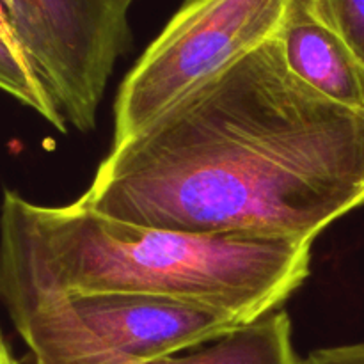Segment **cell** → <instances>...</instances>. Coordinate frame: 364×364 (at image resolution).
<instances>
[{
    "mask_svg": "<svg viewBox=\"0 0 364 364\" xmlns=\"http://www.w3.org/2000/svg\"><path fill=\"white\" fill-rule=\"evenodd\" d=\"M134 0H4L11 27L68 124L95 128Z\"/></svg>",
    "mask_w": 364,
    "mask_h": 364,
    "instance_id": "obj_5",
    "label": "cell"
},
{
    "mask_svg": "<svg viewBox=\"0 0 364 364\" xmlns=\"http://www.w3.org/2000/svg\"><path fill=\"white\" fill-rule=\"evenodd\" d=\"M277 38L295 77L334 103L364 112V66L347 43L315 16L311 0H299Z\"/></svg>",
    "mask_w": 364,
    "mask_h": 364,
    "instance_id": "obj_6",
    "label": "cell"
},
{
    "mask_svg": "<svg viewBox=\"0 0 364 364\" xmlns=\"http://www.w3.org/2000/svg\"><path fill=\"white\" fill-rule=\"evenodd\" d=\"M0 89L34 109L59 132H68L66 119L14 36L4 0H0Z\"/></svg>",
    "mask_w": 364,
    "mask_h": 364,
    "instance_id": "obj_8",
    "label": "cell"
},
{
    "mask_svg": "<svg viewBox=\"0 0 364 364\" xmlns=\"http://www.w3.org/2000/svg\"><path fill=\"white\" fill-rule=\"evenodd\" d=\"M77 203L137 226L313 244L364 205V112L295 77L274 38L112 144Z\"/></svg>",
    "mask_w": 364,
    "mask_h": 364,
    "instance_id": "obj_1",
    "label": "cell"
},
{
    "mask_svg": "<svg viewBox=\"0 0 364 364\" xmlns=\"http://www.w3.org/2000/svg\"><path fill=\"white\" fill-rule=\"evenodd\" d=\"M187 350L141 364H302L294 348L290 316L284 311L269 313Z\"/></svg>",
    "mask_w": 364,
    "mask_h": 364,
    "instance_id": "obj_7",
    "label": "cell"
},
{
    "mask_svg": "<svg viewBox=\"0 0 364 364\" xmlns=\"http://www.w3.org/2000/svg\"><path fill=\"white\" fill-rule=\"evenodd\" d=\"M311 242L194 235L123 223L77 201L43 206L4 191L0 302L7 313L68 295L171 297L245 322L277 311L309 276Z\"/></svg>",
    "mask_w": 364,
    "mask_h": 364,
    "instance_id": "obj_2",
    "label": "cell"
},
{
    "mask_svg": "<svg viewBox=\"0 0 364 364\" xmlns=\"http://www.w3.org/2000/svg\"><path fill=\"white\" fill-rule=\"evenodd\" d=\"M0 364H18L16 358H14L13 352H11L9 345L4 340L2 331H0Z\"/></svg>",
    "mask_w": 364,
    "mask_h": 364,
    "instance_id": "obj_11",
    "label": "cell"
},
{
    "mask_svg": "<svg viewBox=\"0 0 364 364\" xmlns=\"http://www.w3.org/2000/svg\"><path fill=\"white\" fill-rule=\"evenodd\" d=\"M34 364H141L224 336L245 320L198 302L68 295L9 311Z\"/></svg>",
    "mask_w": 364,
    "mask_h": 364,
    "instance_id": "obj_3",
    "label": "cell"
},
{
    "mask_svg": "<svg viewBox=\"0 0 364 364\" xmlns=\"http://www.w3.org/2000/svg\"><path fill=\"white\" fill-rule=\"evenodd\" d=\"M302 364H364V341L315 350Z\"/></svg>",
    "mask_w": 364,
    "mask_h": 364,
    "instance_id": "obj_10",
    "label": "cell"
},
{
    "mask_svg": "<svg viewBox=\"0 0 364 364\" xmlns=\"http://www.w3.org/2000/svg\"><path fill=\"white\" fill-rule=\"evenodd\" d=\"M311 9L364 66V0H311Z\"/></svg>",
    "mask_w": 364,
    "mask_h": 364,
    "instance_id": "obj_9",
    "label": "cell"
},
{
    "mask_svg": "<svg viewBox=\"0 0 364 364\" xmlns=\"http://www.w3.org/2000/svg\"><path fill=\"white\" fill-rule=\"evenodd\" d=\"M297 4L187 0L121 84L112 144L137 134L192 89L277 38Z\"/></svg>",
    "mask_w": 364,
    "mask_h": 364,
    "instance_id": "obj_4",
    "label": "cell"
}]
</instances>
